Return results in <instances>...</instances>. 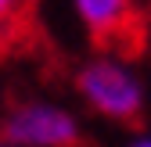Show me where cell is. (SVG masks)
<instances>
[{"mask_svg":"<svg viewBox=\"0 0 151 147\" xmlns=\"http://www.w3.org/2000/svg\"><path fill=\"white\" fill-rule=\"evenodd\" d=\"M90 43L104 58L137 61L147 47V18L137 0H76Z\"/></svg>","mask_w":151,"mask_h":147,"instance_id":"cell-1","label":"cell"},{"mask_svg":"<svg viewBox=\"0 0 151 147\" xmlns=\"http://www.w3.org/2000/svg\"><path fill=\"white\" fill-rule=\"evenodd\" d=\"M76 86H79V93L97 108L101 115L115 118L119 126H129V129H144V97H140V86L129 79L119 65H111L108 58L79 68L76 72Z\"/></svg>","mask_w":151,"mask_h":147,"instance_id":"cell-2","label":"cell"},{"mask_svg":"<svg viewBox=\"0 0 151 147\" xmlns=\"http://www.w3.org/2000/svg\"><path fill=\"white\" fill-rule=\"evenodd\" d=\"M0 136L18 147H83L86 143L68 111L40 101L11 108L7 118L0 122Z\"/></svg>","mask_w":151,"mask_h":147,"instance_id":"cell-3","label":"cell"},{"mask_svg":"<svg viewBox=\"0 0 151 147\" xmlns=\"http://www.w3.org/2000/svg\"><path fill=\"white\" fill-rule=\"evenodd\" d=\"M40 0H0V61L32 50L40 40Z\"/></svg>","mask_w":151,"mask_h":147,"instance_id":"cell-4","label":"cell"},{"mask_svg":"<svg viewBox=\"0 0 151 147\" xmlns=\"http://www.w3.org/2000/svg\"><path fill=\"white\" fill-rule=\"evenodd\" d=\"M133 147H151V143H147V140H144V143H133Z\"/></svg>","mask_w":151,"mask_h":147,"instance_id":"cell-5","label":"cell"}]
</instances>
